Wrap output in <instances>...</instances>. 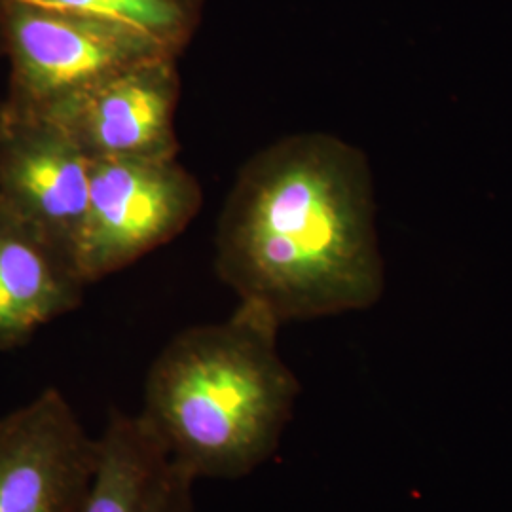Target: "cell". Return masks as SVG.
I'll return each mask as SVG.
<instances>
[{
  "label": "cell",
  "mask_w": 512,
  "mask_h": 512,
  "mask_svg": "<svg viewBox=\"0 0 512 512\" xmlns=\"http://www.w3.org/2000/svg\"><path fill=\"white\" fill-rule=\"evenodd\" d=\"M215 268L279 325L374 306L385 275L365 152L321 131L256 152L220 213Z\"/></svg>",
  "instance_id": "6da1fadb"
},
{
  "label": "cell",
  "mask_w": 512,
  "mask_h": 512,
  "mask_svg": "<svg viewBox=\"0 0 512 512\" xmlns=\"http://www.w3.org/2000/svg\"><path fill=\"white\" fill-rule=\"evenodd\" d=\"M279 327L239 302L226 321L179 332L148 368L139 416L196 480H238L274 456L300 395Z\"/></svg>",
  "instance_id": "7a4b0ae2"
},
{
  "label": "cell",
  "mask_w": 512,
  "mask_h": 512,
  "mask_svg": "<svg viewBox=\"0 0 512 512\" xmlns=\"http://www.w3.org/2000/svg\"><path fill=\"white\" fill-rule=\"evenodd\" d=\"M0 42L10 61L4 112L14 118H50L110 76L175 55L126 23L12 0L0 2Z\"/></svg>",
  "instance_id": "3957f363"
},
{
  "label": "cell",
  "mask_w": 512,
  "mask_h": 512,
  "mask_svg": "<svg viewBox=\"0 0 512 512\" xmlns=\"http://www.w3.org/2000/svg\"><path fill=\"white\" fill-rule=\"evenodd\" d=\"M202 203V186L177 158L93 160L74 253L82 281L97 283L177 238Z\"/></svg>",
  "instance_id": "277c9868"
},
{
  "label": "cell",
  "mask_w": 512,
  "mask_h": 512,
  "mask_svg": "<svg viewBox=\"0 0 512 512\" xmlns=\"http://www.w3.org/2000/svg\"><path fill=\"white\" fill-rule=\"evenodd\" d=\"M95 459L71 403L44 389L0 418V512H80Z\"/></svg>",
  "instance_id": "5b68a950"
},
{
  "label": "cell",
  "mask_w": 512,
  "mask_h": 512,
  "mask_svg": "<svg viewBox=\"0 0 512 512\" xmlns=\"http://www.w3.org/2000/svg\"><path fill=\"white\" fill-rule=\"evenodd\" d=\"M177 55H158L80 93L50 118L92 160H169L179 154Z\"/></svg>",
  "instance_id": "8992f818"
},
{
  "label": "cell",
  "mask_w": 512,
  "mask_h": 512,
  "mask_svg": "<svg viewBox=\"0 0 512 512\" xmlns=\"http://www.w3.org/2000/svg\"><path fill=\"white\" fill-rule=\"evenodd\" d=\"M92 162L52 120L14 118L4 112L0 200L73 262L88 211Z\"/></svg>",
  "instance_id": "52a82bcc"
},
{
  "label": "cell",
  "mask_w": 512,
  "mask_h": 512,
  "mask_svg": "<svg viewBox=\"0 0 512 512\" xmlns=\"http://www.w3.org/2000/svg\"><path fill=\"white\" fill-rule=\"evenodd\" d=\"M86 287L73 258L0 200V351L76 310Z\"/></svg>",
  "instance_id": "ba28073f"
},
{
  "label": "cell",
  "mask_w": 512,
  "mask_h": 512,
  "mask_svg": "<svg viewBox=\"0 0 512 512\" xmlns=\"http://www.w3.org/2000/svg\"><path fill=\"white\" fill-rule=\"evenodd\" d=\"M196 482L139 414L110 408L80 512H194Z\"/></svg>",
  "instance_id": "9c48e42d"
},
{
  "label": "cell",
  "mask_w": 512,
  "mask_h": 512,
  "mask_svg": "<svg viewBox=\"0 0 512 512\" xmlns=\"http://www.w3.org/2000/svg\"><path fill=\"white\" fill-rule=\"evenodd\" d=\"M2 2V0H0ZM97 18L112 19L143 31L169 52L183 54L196 35L205 0H12Z\"/></svg>",
  "instance_id": "30bf717a"
},
{
  "label": "cell",
  "mask_w": 512,
  "mask_h": 512,
  "mask_svg": "<svg viewBox=\"0 0 512 512\" xmlns=\"http://www.w3.org/2000/svg\"><path fill=\"white\" fill-rule=\"evenodd\" d=\"M2 126H4V101L0 99V131H2Z\"/></svg>",
  "instance_id": "8fae6325"
},
{
  "label": "cell",
  "mask_w": 512,
  "mask_h": 512,
  "mask_svg": "<svg viewBox=\"0 0 512 512\" xmlns=\"http://www.w3.org/2000/svg\"><path fill=\"white\" fill-rule=\"evenodd\" d=\"M0 54H2V42H0Z\"/></svg>",
  "instance_id": "7c38bea8"
}]
</instances>
